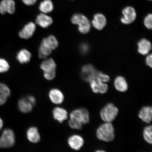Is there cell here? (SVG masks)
<instances>
[{
	"label": "cell",
	"instance_id": "obj_1",
	"mask_svg": "<svg viewBox=\"0 0 152 152\" xmlns=\"http://www.w3.org/2000/svg\"><path fill=\"white\" fill-rule=\"evenodd\" d=\"M96 136L101 141L109 142L115 137V129L112 123L104 122L96 129Z\"/></svg>",
	"mask_w": 152,
	"mask_h": 152
},
{
	"label": "cell",
	"instance_id": "obj_2",
	"mask_svg": "<svg viewBox=\"0 0 152 152\" xmlns=\"http://www.w3.org/2000/svg\"><path fill=\"white\" fill-rule=\"evenodd\" d=\"M118 108L113 103L106 104L100 112V116L104 122L112 123L115 120L119 113Z\"/></svg>",
	"mask_w": 152,
	"mask_h": 152
},
{
	"label": "cell",
	"instance_id": "obj_3",
	"mask_svg": "<svg viewBox=\"0 0 152 152\" xmlns=\"http://www.w3.org/2000/svg\"><path fill=\"white\" fill-rule=\"evenodd\" d=\"M40 68L44 72V77L47 80H53L56 77V65L53 59L50 58L44 61Z\"/></svg>",
	"mask_w": 152,
	"mask_h": 152
},
{
	"label": "cell",
	"instance_id": "obj_4",
	"mask_svg": "<svg viewBox=\"0 0 152 152\" xmlns=\"http://www.w3.org/2000/svg\"><path fill=\"white\" fill-rule=\"evenodd\" d=\"M71 21L73 24L78 25V30L81 33L86 34L90 31V21L84 15L79 14L74 15L71 18Z\"/></svg>",
	"mask_w": 152,
	"mask_h": 152
},
{
	"label": "cell",
	"instance_id": "obj_5",
	"mask_svg": "<svg viewBox=\"0 0 152 152\" xmlns=\"http://www.w3.org/2000/svg\"><path fill=\"white\" fill-rule=\"evenodd\" d=\"M16 137L12 129H6L3 130L0 137V148H11L15 145Z\"/></svg>",
	"mask_w": 152,
	"mask_h": 152
},
{
	"label": "cell",
	"instance_id": "obj_6",
	"mask_svg": "<svg viewBox=\"0 0 152 152\" xmlns=\"http://www.w3.org/2000/svg\"><path fill=\"white\" fill-rule=\"evenodd\" d=\"M70 119L78 121L83 125L86 124L90 121V115L88 110L85 108L74 110L70 113Z\"/></svg>",
	"mask_w": 152,
	"mask_h": 152
},
{
	"label": "cell",
	"instance_id": "obj_7",
	"mask_svg": "<svg viewBox=\"0 0 152 152\" xmlns=\"http://www.w3.org/2000/svg\"><path fill=\"white\" fill-rule=\"evenodd\" d=\"M98 72L91 64L83 66L82 68L81 71L82 78L85 81L89 83L96 78Z\"/></svg>",
	"mask_w": 152,
	"mask_h": 152
},
{
	"label": "cell",
	"instance_id": "obj_8",
	"mask_svg": "<svg viewBox=\"0 0 152 152\" xmlns=\"http://www.w3.org/2000/svg\"><path fill=\"white\" fill-rule=\"evenodd\" d=\"M68 146L71 149L75 151H79L84 144V140L79 134H74L69 137L67 140Z\"/></svg>",
	"mask_w": 152,
	"mask_h": 152
},
{
	"label": "cell",
	"instance_id": "obj_9",
	"mask_svg": "<svg viewBox=\"0 0 152 152\" xmlns=\"http://www.w3.org/2000/svg\"><path fill=\"white\" fill-rule=\"evenodd\" d=\"M123 16L121 18V21L125 24H130L135 20L136 13L135 10L131 7H127L122 11Z\"/></svg>",
	"mask_w": 152,
	"mask_h": 152
},
{
	"label": "cell",
	"instance_id": "obj_10",
	"mask_svg": "<svg viewBox=\"0 0 152 152\" xmlns=\"http://www.w3.org/2000/svg\"><path fill=\"white\" fill-rule=\"evenodd\" d=\"M89 83L91 90L95 94H104L107 92L109 87L106 83L96 79L93 80Z\"/></svg>",
	"mask_w": 152,
	"mask_h": 152
},
{
	"label": "cell",
	"instance_id": "obj_11",
	"mask_svg": "<svg viewBox=\"0 0 152 152\" xmlns=\"http://www.w3.org/2000/svg\"><path fill=\"white\" fill-rule=\"evenodd\" d=\"M16 10V4L14 0H2L0 1V13L4 15L6 13L14 14Z\"/></svg>",
	"mask_w": 152,
	"mask_h": 152
},
{
	"label": "cell",
	"instance_id": "obj_12",
	"mask_svg": "<svg viewBox=\"0 0 152 152\" xmlns=\"http://www.w3.org/2000/svg\"><path fill=\"white\" fill-rule=\"evenodd\" d=\"M48 96L50 101L55 104H61L63 102L64 99L63 93L58 88L51 89L49 91Z\"/></svg>",
	"mask_w": 152,
	"mask_h": 152
},
{
	"label": "cell",
	"instance_id": "obj_13",
	"mask_svg": "<svg viewBox=\"0 0 152 152\" xmlns=\"http://www.w3.org/2000/svg\"><path fill=\"white\" fill-rule=\"evenodd\" d=\"M36 28L35 25L34 23H28L19 32V36L22 39H29L34 35V32L35 31Z\"/></svg>",
	"mask_w": 152,
	"mask_h": 152
},
{
	"label": "cell",
	"instance_id": "obj_14",
	"mask_svg": "<svg viewBox=\"0 0 152 152\" xmlns=\"http://www.w3.org/2000/svg\"><path fill=\"white\" fill-rule=\"evenodd\" d=\"M138 116L143 122L150 124L152 121V107L151 106H144L140 109Z\"/></svg>",
	"mask_w": 152,
	"mask_h": 152
},
{
	"label": "cell",
	"instance_id": "obj_15",
	"mask_svg": "<svg viewBox=\"0 0 152 152\" xmlns=\"http://www.w3.org/2000/svg\"><path fill=\"white\" fill-rule=\"evenodd\" d=\"M53 118L59 123H62L68 118V112L64 108L56 107L53 109Z\"/></svg>",
	"mask_w": 152,
	"mask_h": 152
},
{
	"label": "cell",
	"instance_id": "obj_16",
	"mask_svg": "<svg viewBox=\"0 0 152 152\" xmlns=\"http://www.w3.org/2000/svg\"><path fill=\"white\" fill-rule=\"evenodd\" d=\"M27 139L33 143H37L41 140V136L38 129L35 126H31L28 128L26 132Z\"/></svg>",
	"mask_w": 152,
	"mask_h": 152
},
{
	"label": "cell",
	"instance_id": "obj_17",
	"mask_svg": "<svg viewBox=\"0 0 152 152\" xmlns=\"http://www.w3.org/2000/svg\"><path fill=\"white\" fill-rule=\"evenodd\" d=\"M115 89L120 92H126L128 89V85L126 79L122 76H118L114 81Z\"/></svg>",
	"mask_w": 152,
	"mask_h": 152
},
{
	"label": "cell",
	"instance_id": "obj_18",
	"mask_svg": "<svg viewBox=\"0 0 152 152\" xmlns=\"http://www.w3.org/2000/svg\"><path fill=\"white\" fill-rule=\"evenodd\" d=\"M92 24L96 29L99 30H102L106 24L105 17L99 13L95 14L92 21Z\"/></svg>",
	"mask_w": 152,
	"mask_h": 152
},
{
	"label": "cell",
	"instance_id": "obj_19",
	"mask_svg": "<svg viewBox=\"0 0 152 152\" xmlns=\"http://www.w3.org/2000/svg\"><path fill=\"white\" fill-rule=\"evenodd\" d=\"M36 21L38 25L44 28L49 27L53 23V19L50 17L42 13L38 15Z\"/></svg>",
	"mask_w": 152,
	"mask_h": 152
},
{
	"label": "cell",
	"instance_id": "obj_20",
	"mask_svg": "<svg viewBox=\"0 0 152 152\" xmlns=\"http://www.w3.org/2000/svg\"><path fill=\"white\" fill-rule=\"evenodd\" d=\"M18 107L19 110L21 113H27L32 111L33 105L30 103L27 98H22L18 101Z\"/></svg>",
	"mask_w": 152,
	"mask_h": 152
},
{
	"label": "cell",
	"instance_id": "obj_21",
	"mask_svg": "<svg viewBox=\"0 0 152 152\" xmlns=\"http://www.w3.org/2000/svg\"><path fill=\"white\" fill-rule=\"evenodd\" d=\"M11 95L10 89L3 83H0V106L3 105L7 102Z\"/></svg>",
	"mask_w": 152,
	"mask_h": 152
},
{
	"label": "cell",
	"instance_id": "obj_22",
	"mask_svg": "<svg viewBox=\"0 0 152 152\" xmlns=\"http://www.w3.org/2000/svg\"><path fill=\"white\" fill-rule=\"evenodd\" d=\"M138 52L140 54L145 55L148 54L151 49V42L147 39H142L139 42Z\"/></svg>",
	"mask_w": 152,
	"mask_h": 152
},
{
	"label": "cell",
	"instance_id": "obj_23",
	"mask_svg": "<svg viewBox=\"0 0 152 152\" xmlns=\"http://www.w3.org/2000/svg\"><path fill=\"white\" fill-rule=\"evenodd\" d=\"M31 57V53L26 49H22L18 53L16 58L20 64L28 63L30 61Z\"/></svg>",
	"mask_w": 152,
	"mask_h": 152
},
{
	"label": "cell",
	"instance_id": "obj_24",
	"mask_svg": "<svg viewBox=\"0 0 152 152\" xmlns=\"http://www.w3.org/2000/svg\"><path fill=\"white\" fill-rule=\"evenodd\" d=\"M41 43L52 50H55L58 46V41L53 35H50L43 39Z\"/></svg>",
	"mask_w": 152,
	"mask_h": 152
},
{
	"label": "cell",
	"instance_id": "obj_25",
	"mask_svg": "<svg viewBox=\"0 0 152 152\" xmlns=\"http://www.w3.org/2000/svg\"><path fill=\"white\" fill-rule=\"evenodd\" d=\"M39 9L42 13L47 14L53 11L54 5L51 0H43L40 4Z\"/></svg>",
	"mask_w": 152,
	"mask_h": 152
},
{
	"label": "cell",
	"instance_id": "obj_26",
	"mask_svg": "<svg viewBox=\"0 0 152 152\" xmlns=\"http://www.w3.org/2000/svg\"><path fill=\"white\" fill-rule=\"evenodd\" d=\"M142 136L145 141L148 144L152 143V126L151 125L146 126L143 129Z\"/></svg>",
	"mask_w": 152,
	"mask_h": 152
},
{
	"label": "cell",
	"instance_id": "obj_27",
	"mask_svg": "<svg viewBox=\"0 0 152 152\" xmlns=\"http://www.w3.org/2000/svg\"><path fill=\"white\" fill-rule=\"evenodd\" d=\"M52 50L41 43L39 50V57L40 58H46L52 53Z\"/></svg>",
	"mask_w": 152,
	"mask_h": 152
},
{
	"label": "cell",
	"instance_id": "obj_28",
	"mask_svg": "<svg viewBox=\"0 0 152 152\" xmlns=\"http://www.w3.org/2000/svg\"><path fill=\"white\" fill-rule=\"evenodd\" d=\"M68 124L71 128L78 130H81L83 125L82 124L72 119H70L68 121Z\"/></svg>",
	"mask_w": 152,
	"mask_h": 152
},
{
	"label": "cell",
	"instance_id": "obj_29",
	"mask_svg": "<svg viewBox=\"0 0 152 152\" xmlns=\"http://www.w3.org/2000/svg\"><path fill=\"white\" fill-rule=\"evenodd\" d=\"M10 65L4 59L0 58V73H4L9 71Z\"/></svg>",
	"mask_w": 152,
	"mask_h": 152
},
{
	"label": "cell",
	"instance_id": "obj_30",
	"mask_svg": "<svg viewBox=\"0 0 152 152\" xmlns=\"http://www.w3.org/2000/svg\"><path fill=\"white\" fill-rule=\"evenodd\" d=\"M94 79L97 80L102 82L107 83L110 81V77L109 75L106 74L98 71L96 78Z\"/></svg>",
	"mask_w": 152,
	"mask_h": 152
},
{
	"label": "cell",
	"instance_id": "obj_31",
	"mask_svg": "<svg viewBox=\"0 0 152 152\" xmlns=\"http://www.w3.org/2000/svg\"><path fill=\"white\" fill-rule=\"evenodd\" d=\"M152 14H149L144 18V25L148 29H151L152 28Z\"/></svg>",
	"mask_w": 152,
	"mask_h": 152
},
{
	"label": "cell",
	"instance_id": "obj_32",
	"mask_svg": "<svg viewBox=\"0 0 152 152\" xmlns=\"http://www.w3.org/2000/svg\"><path fill=\"white\" fill-rule=\"evenodd\" d=\"M25 4L28 6H31L35 4L37 0H22Z\"/></svg>",
	"mask_w": 152,
	"mask_h": 152
},
{
	"label": "cell",
	"instance_id": "obj_33",
	"mask_svg": "<svg viewBox=\"0 0 152 152\" xmlns=\"http://www.w3.org/2000/svg\"><path fill=\"white\" fill-rule=\"evenodd\" d=\"M152 54H151L148 56L146 58V63L147 65L152 68Z\"/></svg>",
	"mask_w": 152,
	"mask_h": 152
},
{
	"label": "cell",
	"instance_id": "obj_34",
	"mask_svg": "<svg viewBox=\"0 0 152 152\" xmlns=\"http://www.w3.org/2000/svg\"><path fill=\"white\" fill-rule=\"evenodd\" d=\"M26 98L33 106L35 105L36 102V100L35 98L33 96L30 95V96H28Z\"/></svg>",
	"mask_w": 152,
	"mask_h": 152
},
{
	"label": "cell",
	"instance_id": "obj_35",
	"mask_svg": "<svg viewBox=\"0 0 152 152\" xmlns=\"http://www.w3.org/2000/svg\"><path fill=\"white\" fill-rule=\"evenodd\" d=\"M88 47L87 46V45L85 44H83L81 45L80 47L81 50L82 52L83 53H85L87 52L88 50Z\"/></svg>",
	"mask_w": 152,
	"mask_h": 152
},
{
	"label": "cell",
	"instance_id": "obj_36",
	"mask_svg": "<svg viewBox=\"0 0 152 152\" xmlns=\"http://www.w3.org/2000/svg\"><path fill=\"white\" fill-rule=\"evenodd\" d=\"M3 124L4 123L3 120L0 118V130L2 129L3 126Z\"/></svg>",
	"mask_w": 152,
	"mask_h": 152
},
{
	"label": "cell",
	"instance_id": "obj_37",
	"mask_svg": "<svg viewBox=\"0 0 152 152\" xmlns=\"http://www.w3.org/2000/svg\"><path fill=\"white\" fill-rule=\"evenodd\" d=\"M100 151V152H104H104L105 151H102V150H101V151H99V150H98L97 151H96V152H99Z\"/></svg>",
	"mask_w": 152,
	"mask_h": 152
},
{
	"label": "cell",
	"instance_id": "obj_38",
	"mask_svg": "<svg viewBox=\"0 0 152 152\" xmlns=\"http://www.w3.org/2000/svg\"><path fill=\"white\" fill-rule=\"evenodd\" d=\"M149 1H151V0H149Z\"/></svg>",
	"mask_w": 152,
	"mask_h": 152
},
{
	"label": "cell",
	"instance_id": "obj_39",
	"mask_svg": "<svg viewBox=\"0 0 152 152\" xmlns=\"http://www.w3.org/2000/svg\"><path fill=\"white\" fill-rule=\"evenodd\" d=\"M72 1H73V0H72Z\"/></svg>",
	"mask_w": 152,
	"mask_h": 152
}]
</instances>
